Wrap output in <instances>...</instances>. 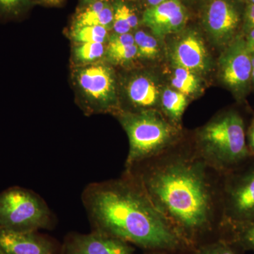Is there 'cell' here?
I'll return each instance as SVG.
<instances>
[{"label":"cell","mask_w":254,"mask_h":254,"mask_svg":"<svg viewBox=\"0 0 254 254\" xmlns=\"http://www.w3.org/2000/svg\"><path fill=\"white\" fill-rule=\"evenodd\" d=\"M114 20L113 30L118 34L131 33L139 24L136 11L125 0H113Z\"/></svg>","instance_id":"17"},{"label":"cell","mask_w":254,"mask_h":254,"mask_svg":"<svg viewBox=\"0 0 254 254\" xmlns=\"http://www.w3.org/2000/svg\"><path fill=\"white\" fill-rule=\"evenodd\" d=\"M36 0H0V16L4 18H17L27 12Z\"/></svg>","instance_id":"23"},{"label":"cell","mask_w":254,"mask_h":254,"mask_svg":"<svg viewBox=\"0 0 254 254\" xmlns=\"http://www.w3.org/2000/svg\"><path fill=\"white\" fill-rule=\"evenodd\" d=\"M138 57L136 45L121 47L106 46L105 61L111 64H125Z\"/></svg>","instance_id":"22"},{"label":"cell","mask_w":254,"mask_h":254,"mask_svg":"<svg viewBox=\"0 0 254 254\" xmlns=\"http://www.w3.org/2000/svg\"><path fill=\"white\" fill-rule=\"evenodd\" d=\"M240 22V14L229 0H212L205 10V29L212 40L220 46L231 41Z\"/></svg>","instance_id":"8"},{"label":"cell","mask_w":254,"mask_h":254,"mask_svg":"<svg viewBox=\"0 0 254 254\" xmlns=\"http://www.w3.org/2000/svg\"><path fill=\"white\" fill-rule=\"evenodd\" d=\"M193 254H237L232 242L220 237L195 247Z\"/></svg>","instance_id":"25"},{"label":"cell","mask_w":254,"mask_h":254,"mask_svg":"<svg viewBox=\"0 0 254 254\" xmlns=\"http://www.w3.org/2000/svg\"><path fill=\"white\" fill-rule=\"evenodd\" d=\"M247 136H248L247 146L250 150L251 156L254 158V120L249 128Z\"/></svg>","instance_id":"27"},{"label":"cell","mask_w":254,"mask_h":254,"mask_svg":"<svg viewBox=\"0 0 254 254\" xmlns=\"http://www.w3.org/2000/svg\"><path fill=\"white\" fill-rule=\"evenodd\" d=\"M252 78L254 81V55L252 57Z\"/></svg>","instance_id":"31"},{"label":"cell","mask_w":254,"mask_h":254,"mask_svg":"<svg viewBox=\"0 0 254 254\" xmlns=\"http://www.w3.org/2000/svg\"><path fill=\"white\" fill-rule=\"evenodd\" d=\"M173 59L177 66L193 72L204 71L208 68L209 60L204 43L194 32L181 37L174 46Z\"/></svg>","instance_id":"13"},{"label":"cell","mask_w":254,"mask_h":254,"mask_svg":"<svg viewBox=\"0 0 254 254\" xmlns=\"http://www.w3.org/2000/svg\"><path fill=\"white\" fill-rule=\"evenodd\" d=\"M133 36L138 50V57L148 60L155 59L158 57L160 49L158 41L154 37L142 30L137 31Z\"/></svg>","instance_id":"21"},{"label":"cell","mask_w":254,"mask_h":254,"mask_svg":"<svg viewBox=\"0 0 254 254\" xmlns=\"http://www.w3.org/2000/svg\"><path fill=\"white\" fill-rule=\"evenodd\" d=\"M172 86L184 95H190L198 92L200 81L193 71L177 66L174 71Z\"/></svg>","instance_id":"20"},{"label":"cell","mask_w":254,"mask_h":254,"mask_svg":"<svg viewBox=\"0 0 254 254\" xmlns=\"http://www.w3.org/2000/svg\"><path fill=\"white\" fill-rule=\"evenodd\" d=\"M185 7L180 0H165L149 6L142 15V22L156 36L164 37L180 31L187 22Z\"/></svg>","instance_id":"10"},{"label":"cell","mask_w":254,"mask_h":254,"mask_svg":"<svg viewBox=\"0 0 254 254\" xmlns=\"http://www.w3.org/2000/svg\"><path fill=\"white\" fill-rule=\"evenodd\" d=\"M225 232H231L233 234L235 243L254 251V220L240 226L224 229L222 233Z\"/></svg>","instance_id":"24"},{"label":"cell","mask_w":254,"mask_h":254,"mask_svg":"<svg viewBox=\"0 0 254 254\" xmlns=\"http://www.w3.org/2000/svg\"><path fill=\"white\" fill-rule=\"evenodd\" d=\"M190 138L200 156L222 175L235 170L252 157L243 118L235 111L215 117Z\"/></svg>","instance_id":"3"},{"label":"cell","mask_w":254,"mask_h":254,"mask_svg":"<svg viewBox=\"0 0 254 254\" xmlns=\"http://www.w3.org/2000/svg\"><path fill=\"white\" fill-rule=\"evenodd\" d=\"M187 247L221 235L222 175L195 150L190 136L126 170Z\"/></svg>","instance_id":"1"},{"label":"cell","mask_w":254,"mask_h":254,"mask_svg":"<svg viewBox=\"0 0 254 254\" xmlns=\"http://www.w3.org/2000/svg\"><path fill=\"white\" fill-rule=\"evenodd\" d=\"M84 202L98 231L158 252L188 247L127 173L123 178L90 187Z\"/></svg>","instance_id":"2"},{"label":"cell","mask_w":254,"mask_h":254,"mask_svg":"<svg viewBox=\"0 0 254 254\" xmlns=\"http://www.w3.org/2000/svg\"><path fill=\"white\" fill-rule=\"evenodd\" d=\"M0 254H1V253H0Z\"/></svg>","instance_id":"34"},{"label":"cell","mask_w":254,"mask_h":254,"mask_svg":"<svg viewBox=\"0 0 254 254\" xmlns=\"http://www.w3.org/2000/svg\"><path fill=\"white\" fill-rule=\"evenodd\" d=\"M110 30L101 26H70L68 36L73 43H103L109 39Z\"/></svg>","instance_id":"19"},{"label":"cell","mask_w":254,"mask_h":254,"mask_svg":"<svg viewBox=\"0 0 254 254\" xmlns=\"http://www.w3.org/2000/svg\"><path fill=\"white\" fill-rule=\"evenodd\" d=\"M224 229L254 220V158L222 175Z\"/></svg>","instance_id":"6"},{"label":"cell","mask_w":254,"mask_h":254,"mask_svg":"<svg viewBox=\"0 0 254 254\" xmlns=\"http://www.w3.org/2000/svg\"><path fill=\"white\" fill-rule=\"evenodd\" d=\"M71 81L78 104L85 113H120L116 76L105 60L71 66Z\"/></svg>","instance_id":"5"},{"label":"cell","mask_w":254,"mask_h":254,"mask_svg":"<svg viewBox=\"0 0 254 254\" xmlns=\"http://www.w3.org/2000/svg\"><path fill=\"white\" fill-rule=\"evenodd\" d=\"M246 45L250 53H254V28L251 30L248 39L246 42Z\"/></svg>","instance_id":"29"},{"label":"cell","mask_w":254,"mask_h":254,"mask_svg":"<svg viewBox=\"0 0 254 254\" xmlns=\"http://www.w3.org/2000/svg\"><path fill=\"white\" fill-rule=\"evenodd\" d=\"M36 4L44 5L47 6L58 7L64 3L65 0H36Z\"/></svg>","instance_id":"28"},{"label":"cell","mask_w":254,"mask_h":254,"mask_svg":"<svg viewBox=\"0 0 254 254\" xmlns=\"http://www.w3.org/2000/svg\"><path fill=\"white\" fill-rule=\"evenodd\" d=\"M65 254H133L128 242L103 232L77 235L66 245Z\"/></svg>","instance_id":"12"},{"label":"cell","mask_w":254,"mask_h":254,"mask_svg":"<svg viewBox=\"0 0 254 254\" xmlns=\"http://www.w3.org/2000/svg\"><path fill=\"white\" fill-rule=\"evenodd\" d=\"M220 74L232 90H243L252 74V56L246 42L237 41L227 48L220 60Z\"/></svg>","instance_id":"9"},{"label":"cell","mask_w":254,"mask_h":254,"mask_svg":"<svg viewBox=\"0 0 254 254\" xmlns=\"http://www.w3.org/2000/svg\"><path fill=\"white\" fill-rule=\"evenodd\" d=\"M93 1H95V0H80L79 5L87 4V3L91 2Z\"/></svg>","instance_id":"32"},{"label":"cell","mask_w":254,"mask_h":254,"mask_svg":"<svg viewBox=\"0 0 254 254\" xmlns=\"http://www.w3.org/2000/svg\"><path fill=\"white\" fill-rule=\"evenodd\" d=\"M245 26L247 30L254 28V4L249 5L245 12Z\"/></svg>","instance_id":"26"},{"label":"cell","mask_w":254,"mask_h":254,"mask_svg":"<svg viewBox=\"0 0 254 254\" xmlns=\"http://www.w3.org/2000/svg\"><path fill=\"white\" fill-rule=\"evenodd\" d=\"M117 115L129 142L126 170L162 154L185 136L182 128L173 125L157 110L120 112Z\"/></svg>","instance_id":"4"},{"label":"cell","mask_w":254,"mask_h":254,"mask_svg":"<svg viewBox=\"0 0 254 254\" xmlns=\"http://www.w3.org/2000/svg\"><path fill=\"white\" fill-rule=\"evenodd\" d=\"M114 8L111 0H95L79 5L71 26H101L113 30Z\"/></svg>","instance_id":"15"},{"label":"cell","mask_w":254,"mask_h":254,"mask_svg":"<svg viewBox=\"0 0 254 254\" xmlns=\"http://www.w3.org/2000/svg\"><path fill=\"white\" fill-rule=\"evenodd\" d=\"M71 49L72 66H84L105 60L106 44L73 43Z\"/></svg>","instance_id":"18"},{"label":"cell","mask_w":254,"mask_h":254,"mask_svg":"<svg viewBox=\"0 0 254 254\" xmlns=\"http://www.w3.org/2000/svg\"><path fill=\"white\" fill-rule=\"evenodd\" d=\"M252 1V4H254V0H250Z\"/></svg>","instance_id":"33"},{"label":"cell","mask_w":254,"mask_h":254,"mask_svg":"<svg viewBox=\"0 0 254 254\" xmlns=\"http://www.w3.org/2000/svg\"><path fill=\"white\" fill-rule=\"evenodd\" d=\"M187 96L176 90L167 88L160 97L164 116L175 127L182 128V118L187 105Z\"/></svg>","instance_id":"16"},{"label":"cell","mask_w":254,"mask_h":254,"mask_svg":"<svg viewBox=\"0 0 254 254\" xmlns=\"http://www.w3.org/2000/svg\"><path fill=\"white\" fill-rule=\"evenodd\" d=\"M123 90L128 107L123 112L139 113L157 110L160 90L156 82L149 75L144 73L132 74L127 78Z\"/></svg>","instance_id":"11"},{"label":"cell","mask_w":254,"mask_h":254,"mask_svg":"<svg viewBox=\"0 0 254 254\" xmlns=\"http://www.w3.org/2000/svg\"><path fill=\"white\" fill-rule=\"evenodd\" d=\"M50 220L49 209L33 192L13 187L0 193V228L34 232Z\"/></svg>","instance_id":"7"},{"label":"cell","mask_w":254,"mask_h":254,"mask_svg":"<svg viewBox=\"0 0 254 254\" xmlns=\"http://www.w3.org/2000/svg\"><path fill=\"white\" fill-rule=\"evenodd\" d=\"M1 254H53L50 242L34 232L13 231L0 228Z\"/></svg>","instance_id":"14"},{"label":"cell","mask_w":254,"mask_h":254,"mask_svg":"<svg viewBox=\"0 0 254 254\" xmlns=\"http://www.w3.org/2000/svg\"><path fill=\"white\" fill-rule=\"evenodd\" d=\"M165 1V0H145L147 4H148V7H149V6H155V5L161 4L162 2Z\"/></svg>","instance_id":"30"}]
</instances>
